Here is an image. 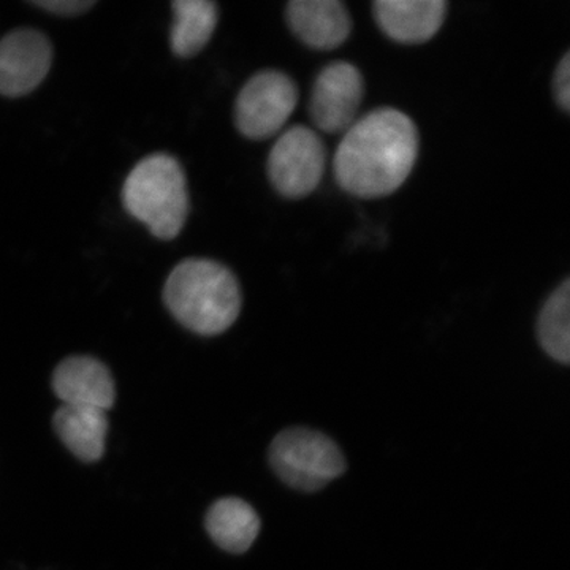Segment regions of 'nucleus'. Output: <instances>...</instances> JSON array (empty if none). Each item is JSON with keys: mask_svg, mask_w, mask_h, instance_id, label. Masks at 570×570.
Returning <instances> with one entry per match:
<instances>
[{"mask_svg": "<svg viewBox=\"0 0 570 570\" xmlns=\"http://www.w3.org/2000/svg\"><path fill=\"white\" fill-rule=\"evenodd\" d=\"M417 126L396 108H377L356 119L343 134L333 157L341 189L374 200L395 194L417 163Z\"/></svg>", "mask_w": 570, "mask_h": 570, "instance_id": "obj_1", "label": "nucleus"}, {"mask_svg": "<svg viewBox=\"0 0 570 570\" xmlns=\"http://www.w3.org/2000/svg\"><path fill=\"white\" fill-rule=\"evenodd\" d=\"M164 299L179 324L202 336L227 332L243 303L234 273L209 258H187L176 265L165 283Z\"/></svg>", "mask_w": 570, "mask_h": 570, "instance_id": "obj_2", "label": "nucleus"}, {"mask_svg": "<svg viewBox=\"0 0 570 570\" xmlns=\"http://www.w3.org/2000/svg\"><path fill=\"white\" fill-rule=\"evenodd\" d=\"M122 202L127 212L156 238H176L189 216V194L181 165L168 154L146 157L127 176Z\"/></svg>", "mask_w": 570, "mask_h": 570, "instance_id": "obj_3", "label": "nucleus"}, {"mask_svg": "<svg viewBox=\"0 0 570 570\" xmlns=\"http://www.w3.org/2000/svg\"><path fill=\"white\" fill-rule=\"evenodd\" d=\"M269 464L284 483L305 493L325 489L347 468L335 442L307 428H291L277 434L269 448Z\"/></svg>", "mask_w": 570, "mask_h": 570, "instance_id": "obj_4", "label": "nucleus"}, {"mask_svg": "<svg viewBox=\"0 0 570 570\" xmlns=\"http://www.w3.org/2000/svg\"><path fill=\"white\" fill-rule=\"evenodd\" d=\"M298 99L294 78L279 70L258 71L236 97V127L250 140H266L283 130Z\"/></svg>", "mask_w": 570, "mask_h": 570, "instance_id": "obj_5", "label": "nucleus"}, {"mask_svg": "<svg viewBox=\"0 0 570 570\" xmlns=\"http://www.w3.org/2000/svg\"><path fill=\"white\" fill-rule=\"evenodd\" d=\"M326 170V149L316 130L294 126L285 130L269 151L266 171L276 193L299 200L317 189Z\"/></svg>", "mask_w": 570, "mask_h": 570, "instance_id": "obj_6", "label": "nucleus"}, {"mask_svg": "<svg viewBox=\"0 0 570 570\" xmlns=\"http://www.w3.org/2000/svg\"><path fill=\"white\" fill-rule=\"evenodd\" d=\"M365 80L354 63L337 61L324 67L314 80L309 116L325 134H344L358 119Z\"/></svg>", "mask_w": 570, "mask_h": 570, "instance_id": "obj_7", "label": "nucleus"}, {"mask_svg": "<svg viewBox=\"0 0 570 570\" xmlns=\"http://www.w3.org/2000/svg\"><path fill=\"white\" fill-rule=\"evenodd\" d=\"M50 40L33 29H17L0 40V94L21 97L39 88L51 69Z\"/></svg>", "mask_w": 570, "mask_h": 570, "instance_id": "obj_8", "label": "nucleus"}, {"mask_svg": "<svg viewBox=\"0 0 570 570\" xmlns=\"http://www.w3.org/2000/svg\"><path fill=\"white\" fill-rule=\"evenodd\" d=\"M51 385L63 406L94 407L105 412L115 406V379L108 366L94 356H67L56 366Z\"/></svg>", "mask_w": 570, "mask_h": 570, "instance_id": "obj_9", "label": "nucleus"}, {"mask_svg": "<svg viewBox=\"0 0 570 570\" xmlns=\"http://www.w3.org/2000/svg\"><path fill=\"white\" fill-rule=\"evenodd\" d=\"M285 20L296 39L313 50H336L352 33L351 13L340 0H294Z\"/></svg>", "mask_w": 570, "mask_h": 570, "instance_id": "obj_10", "label": "nucleus"}, {"mask_svg": "<svg viewBox=\"0 0 570 570\" xmlns=\"http://www.w3.org/2000/svg\"><path fill=\"white\" fill-rule=\"evenodd\" d=\"M445 0H377L373 6L374 20L381 31L403 45H420L433 39L445 18Z\"/></svg>", "mask_w": 570, "mask_h": 570, "instance_id": "obj_11", "label": "nucleus"}, {"mask_svg": "<svg viewBox=\"0 0 570 570\" xmlns=\"http://www.w3.org/2000/svg\"><path fill=\"white\" fill-rule=\"evenodd\" d=\"M52 428L63 445L85 463L102 460L108 434L107 412L94 407L62 406L52 415Z\"/></svg>", "mask_w": 570, "mask_h": 570, "instance_id": "obj_12", "label": "nucleus"}, {"mask_svg": "<svg viewBox=\"0 0 570 570\" xmlns=\"http://www.w3.org/2000/svg\"><path fill=\"white\" fill-rule=\"evenodd\" d=\"M261 517L239 498H223L206 513L205 528L219 549L242 554L253 547L261 532Z\"/></svg>", "mask_w": 570, "mask_h": 570, "instance_id": "obj_13", "label": "nucleus"}, {"mask_svg": "<svg viewBox=\"0 0 570 570\" xmlns=\"http://www.w3.org/2000/svg\"><path fill=\"white\" fill-rule=\"evenodd\" d=\"M171 26V50L179 58H194L212 40L219 10L212 0H176Z\"/></svg>", "mask_w": 570, "mask_h": 570, "instance_id": "obj_14", "label": "nucleus"}, {"mask_svg": "<svg viewBox=\"0 0 570 570\" xmlns=\"http://www.w3.org/2000/svg\"><path fill=\"white\" fill-rule=\"evenodd\" d=\"M540 346L551 358L569 365L570 362V281L564 279L560 287L547 299L538 318Z\"/></svg>", "mask_w": 570, "mask_h": 570, "instance_id": "obj_15", "label": "nucleus"}, {"mask_svg": "<svg viewBox=\"0 0 570 570\" xmlns=\"http://www.w3.org/2000/svg\"><path fill=\"white\" fill-rule=\"evenodd\" d=\"M551 89H553L554 102L562 111H570V55L566 52L562 56L560 62H558L557 69L553 73V82H551Z\"/></svg>", "mask_w": 570, "mask_h": 570, "instance_id": "obj_16", "label": "nucleus"}, {"mask_svg": "<svg viewBox=\"0 0 570 570\" xmlns=\"http://www.w3.org/2000/svg\"><path fill=\"white\" fill-rule=\"evenodd\" d=\"M32 3L58 17L73 18L91 10L97 2L96 0H36Z\"/></svg>", "mask_w": 570, "mask_h": 570, "instance_id": "obj_17", "label": "nucleus"}]
</instances>
